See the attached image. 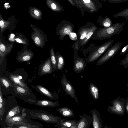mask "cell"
Returning <instances> with one entry per match:
<instances>
[{
    "mask_svg": "<svg viewBox=\"0 0 128 128\" xmlns=\"http://www.w3.org/2000/svg\"><path fill=\"white\" fill-rule=\"evenodd\" d=\"M125 24V22L116 23L109 27L97 29L92 36L91 38L101 40L111 38L116 34H119L122 30Z\"/></svg>",
    "mask_w": 128,
    "mask_h": 128,
    "instance_id": "6da1fadb",
    "label": "cell"
},
{
    "mask_svg": "<svg viewBox=\"0 0 128 128\" xmlns=\"http://www.w3.org/2000/svg\"><path fill=\"white\" fill-rule=\"evenodd\" d=\"M120 97L119 96L110 102L112 106H108L107 111L112 114L124 116L126 106V100L124 98H120Z\"/></svg>",
    "mask_w": 128,
    "mask_h": 128,
    "instance_id": "7a4b0ae2",
    "label": "cell"
},
{
    "mask_svg": "<svg viewBox=\"0 0 128 128\" xmlns=\"http://www.w3.org/2000/svg\"><path fill=\"white\" fill-rule=\"evenodd\" d=\"M29 115L34 118L50 123L57 124L66 120L60 116L41 112H30Z\"/></svg>",
    "mask_w": 128,
    "mask_h": 128,
    "instance_id": "3957f363",
    "label": "cell"
},
{
    "mask_svg": "<svg viewBox=\"0 0 128 128\" xmlns=\"http://www.w3.org/2000/svg\"><path fill=\"white\" fill-rule=\"evenodd\" d=\"M98 28L94 26L85 27L80 28L77 34L78 43L80 46L86 45L91 38V37Z\"/></svg>",
    "mask_w": 128,
    "mask_h": 128,
    "instance_id": "277c9868",
    "label": "cell"
},
{
    "mask_svg": "<svg viewBox=\"0 0 128 128\" xmlns=\"http://www.w3.org/2000/svg\"><path fill=\"white\" fill-rule=\"evenodd\" d=\"M122 45V43L118 41L111 46L98 60L96 65H101L108 61L115 55Z\"/></svg>",
    "mask_w": 128,
    "mask_h": 128,
    "instance_id": "5b68a950",
    "label": "cell"
},
{
    "mask_svg": "<svg viewBox=\"0 0 128 128\" xmlns=\"http://www.w3.org/2000/svg\"><path fill=\"white\" fill-rule=\"evenodd\" d=\"M114 42V40H111L106 42L99 46L88 56V62H94L104 53L112 45Z\"/></svg>",
    "mask_w": 128,
    "mask_h": 128,
    "instance_id": "8992f818",
    "label": "cell"
},
{
    "mask_svg": "<svg viewBox=\"0 0 128 128\" xmlns=\"http://www.w3.org/2000/svg\"><path fill=\"white\" fill-rule=\"evenodd\" d=\"M34 32H32L31 38L38 46L43 48L46 40V36L42 31L32 25L31 26Z\"/></svg>",
    "mask_w": 128,
    "mask_h": 128,
    "instance_id": "52a82bcc",
    "label": "cell"
},
{
    "mask_svg": "<svg viewBox=\"0 0 128 128\" xmlns=\"http://www.w3.org/2000/svg\"><path fill=\"white\" fill-rule=\"evenodd\" d=\"M61 83L63 90L66 94L70 96L74 99L76 102H78V98L76 95L75 90L70 82L67 79L66 75L64 74L62 76Z\"/></svg>",
    "mask_w": 128,
    "mask_h": 128,
    "instance_id": "ba28073f",
    "label": "cell"
},
{
    "mask_svg": "<svg viewBox=\"0 0 128 128\" xmlns=\"http://www.w3.org/2000/svg\"><path fill=\"white\" fill-rule=\"evenodd\" d=\"M92 118V124L94 128H102V124L100 112L96 109L90 111Z\"/></svg>",
    "mask_w": 128,
    "mask_h": 128,
    "instance_id": "9c48e42d",
    "label": "cell"
},
{
    "mask_svg": "<svg viewBox=\"0 0 128 128\" xmlns=\"http://www.w3.org/2000/svg\"><path fill=\"white\" fill-rule=\"evenodd\" d=\"M80 116V118L78 122L77 128H89L92 122V117L86 114Z\"/></svg>",
    "mask_w": 128,
    "mask_h": 128,
    "instance_id": "30bf717a",
    "label": "cell"
},
{
    "mask_svg": "<svg viewBox=\"0 0 128 128\" xmlns=\"http://www.w3.org/2000/svg\"><path fill=\"white\" fill-rule=\"evenodd\" d=\"M74 71L77 73H80L85 70L86 63L84 58L78 57L74 60Z\"/></svg>",
    "mask_w": 128,
    "mask_h": 128,
    "instance_id": "8fae6325",
    "label": "cell"
},
{
    "mask_svg": "<svg viewBox=\"0 0 128 128\" xmlns=\"http://www.w3.org/2000/svg\"><path fill=\"white\" fill-rule=\"evenodd\" d=\"M73 31V28L71 26H66L58 28L56 34L60 36L59 38L60 41H62L66 35L69 36Z\"/></svg>",
    "mask_w": 128,
    "mask_h": 128,
    "instance_id": "7c38bea8",
    "label": "cell"
},
{
    "mask_svg": "<svg viewBox=\"0 0 128 128\" xmlns=\"http://www.w3.org/2000/svg\"><path fill=\"white\" fill-rule=\"evenodd\" d=\"M13 44H11L7 46L0 41V64L2 62L4 57L9 53L12 49Z\"/></svg>",
    "mask_w": 128,
    "mask_h": 128,
    "instance_id": "4fadbf2b",
    "label": "cell"
},
{
    "mask_svg": "<svg viewBox=\"0 0 128 128\" xmlns=\"http://www.w3.org/2000/svg\"><path fill=\"white\" fill-rule=\"evenodd\" d=\"M52 64L50 57L40 66V73L44 74L51 73L53 70Z\"/></svg>",
    "mask_w": 128,
    "mask_h": 128,
    "instance_id": "5bb4252c",
    "label": "cell"
},
{
    "mask_svg": "<svg viewBox=\"0 0 128 128\" xmlns=\"http://www.w3.org/2000/svg\"><path fill=\"white\" fill-rule=\"evenodd\" d=\"M24 117L22 116L17 115L12 117L6 122L9 126L14 125H22L24 123Z\"/></svg>",
    "mask_w": 128,
    "mask_h": 128,
    "instance_id": "9a60e30c",
    "label": "cell"
},
{
    "mask_svg": "<svg viewBox=\"0 0 128 128\" xmlns=\"http://www.w3.org/2000/svg\"><path fill=\"white\" fill-rule=\"evenodd\" d=\"M37 88L42 94L52 99L56 100L59 98V97L56 92L53 93L50 92L44 87L40 85H38Z\"/></svg>",
    "mask_w": 128,
    "mask_h": 128,
    "instance_id": "2e32d148",
    "label": "cell"
},
{
    "mask_svg": "<svg viewBox=\"0 0 128 128\" xmlns=\"http://www.w3.org/2000/svg\"><path fill=\"white\" fill-rule=\"evenodd\" d=\"M34 56L31 51L26 50L20 54L17 58L18 60L20 62L27 61L31 60Z\"/></svg>",
    "mask_w": 128,
    "mask_h": 128,
    "instance_id": "e0dca14e",
    "label": "cell"
},
{
    "mask_svg": "<svg viewBox=\"0 0 128 128\" xmlns=\"http://www.w3.org/2000/svg\"><path fill=\"white\" fill-rule=\"evenodd\" d=\"M36 104L41 106L54 107L59 106L60 104L57 101L53 102L44 100L37 101L36 102Z\"/></svg>",
    "mask_w": 128,
    "mask_h": 128,
    "instance_id": "ac0fdd59",
    "label": "cell"
},
{
    "mask_svg": "<svg viewBox=\"0 0 128 128\" xmlns=\"http://www.w3.org/2000/svg\"><path fill=\"white\" fill-rule=\"evenodd\" d=\"M57 110L63 116L66 117L74 118V115L73 110L67 107H62Z\"/></svg>",
    "mask_w": 128,
    "mask_h": 128,
    "instance_id": "d6986e66",
    "label": "cell"
},
{
    "mask_svg": "<svg viewBox=\"0 0 128 128\" xmlns=\"http://www.w3.org/2000/svg\"><path fill=\"white\" fill-rule=\"evenodd\" d=\"M89 90L90 95L95 100L99 99V90L97 87L92 83H90L88 86Z\"/></svg>",
    "mask_w": 128,
    "mask_h": 128,
    "instance_id": "ffe728a7",
    "label": "cell"
},
{
    "mask_svg": "<svg viewBox=\"0 0 128 128\" xmlns=\"http://www.w3.org/2000/svg\"><path fill=\"white\" fill-rule=\"evenodd\" d=\"M79 120L76 121L75 120H66L57 124L55 126L59 128H70L72 125L78 122Z\"/></svg>",
    "mask_w": 128,
    "mask_h": 128,
    "instance_id": "44dd1931",
    "label": "cell"
},
{
    "mask_svg": "<svg viewBox=\"0 0 128 128\" xmlns=\"http://www.w3.org/2000/svg\"><path fill=\"white\" fill-rule=\"evenodd\" d=\"M29 13L33 18L37 20L42 18V14L41 11L36 8L31 7L29 8Z\"/></svg>",
    "mask_w": 128,
    "mask_h": 128,
    "instance_id": "7402d4cb",
    "label": "cell"
},
{
    "mask_svg": "<svg viewBox=\"0 0 128 128\" xmlns=\"http://www.w3.org/2000/svg\"><path fill=\"white\" fill-rule=\"evenodd\" d=\"M55 55L57 62V69L58 70H62L64 68V58L58 51Z\"/></svg>",
    "mask_w": 128,
    "mask_h": 128,
    "instance_id": "603a6c76",
    "label": "cell"
},
{
    "mask_svg": "<svg viewBox=\"0 0 128 128\" xmlns=\"http://www.w3.org/2000/svg\"><path fill=\"white\" fill-rule=\"evenodd\" d=\"M20 112V110L18 106H15L11 109L8 112L5 120V122L15 115Z\"/></svg>",
    "mask_w": 128,
    "mask_h": 128,
    "instance_id": "cb8c5ba5",
    "label": "cell"
},
{
    "mask_svg": "<svg viewBox=\"0 0 128 128\" xmlns=\"http://www.w3.org/2000/svg\"><path fill=\"white\" fill-rule=\"evenodd\" d=\"M50 53L53 70L54 71L57 69V62L54 49L52 47L50 48Z\"/></svg>",
    "mask_w": 128,
    "mask_h": 128,
    "instance_id": "d4e9b609",
    "label": "cell"
},
{
    "mask_svg": "<svg viewBox=\"0 0 128 128\" xmlns=\"http://www.w3.org/2000/svg\"><path fill=\"white\" fill-rule=\"evenodd\" d=\"M10 77L11 80L15 84L26 88H27L26 85L24 82L20 80V79H19L18 76L11 74L10 75Z\"/></svg>",
    "mask_w": 128,
    "mask_h": 128,
    "instance_id": "484cf974",
    "label": "cell"
},
{
    "mask_svg": "<svg viewBox=\"0 0 128 128\" xmlns=\"http://www.w3.org/2000/svg\"><path fill=\"white\" fill-rule=\"evenodd\" d=\"M11 24V22L8 21H6L2 18L0 14V31L3 32L5 29L8 28Z\"/></svg>",
    "mask_w": 128,
    "mask_h": 128,
    "instance_id": "4316f807",
    "label": "cell"
},
{
    "mask_svg": "<svg viewBox=\"0 0 128 128\" xmlns=\"http://www.w3.org/2000/svg\"><path fill=\"white\" fill-rule=\"evenodd\" d=\"M118 16L123 17L128 20V8L113 15V17L116 18Z\"/></svg>",
    "mask_w": 128,
    "mask_h": 128,
    "instance_id": "83f0119b",
    "label": "cell"
},
{
    "mask_svg": "<svg viewBox=\"0 0 128 128\" xmlns=\"http://www.w3.org/2000/svg\"><path fill=\"white\" fill-rule=\"evenodd\" d=\"M102 24L104 28L109 27L112 24V22L109 18L107 16L102 22Z\"/></svg>",
    "mask_w": 128,
    "mask_h": 128,
    "instance_id": "f1b7e54d",
    "label": "cell"
},
{
    "mask_svg": "<svg viewBox=\"0 0 128 128\" xmlns=\"http://www.w3.org/2000/svg\"><path fill=\"white\" fill-rule=\"evenodd\" d=\"M118 64L120 65L123 66L124 68H128V53L125 57L120 60Z\"/></svg>",
    "mask_w": 128,
    "mask_h": 128,
    "instance_id": "f546056e",
    "label": "cell"
},
{
    "mask_svg": "<svg viewBox=\"0 0 128 128\" xmlns=\"http://www.w3.org/2000/svg\"><path fill=\"white\" fill-rule=\"evenodd\" d=\"M0 81L4 86L6 88H8L11 86L10 82L6 78L0 77Z\"/></svg>",
    "mask_w": 128,
    "mask_h": 128,
    "instance_id": "4dcf8cb0",
    "label": "cell"
},
{
    "mask_svg": "<svg viewBox=\"0 0 128 128\" xmlns=\"http://www.w3.org/2000/svg\"><path fill=\"white\" fill-rule=\"evenodd\" d=\"M15 40L18 42L24 44H26L28 42L26 39H24L22 37H21L20 36H18L16 38Z\"/></svg>",
    "mask_w": 128,
    "mask_h": 128,
    "instance_id": "1f68e13d",
    "label": "cell"
},
{
    "mask_svg": "<svg viewBox=\"0 0 128 128\" xmlns=\"http://www.w3.org/2000/svg\"><path fill=\"white\" fill-rule=\"evenodd\" d=\"M4 103L0 102V117L1 120H2L4 113L5 111Z\"/></svg>",
    "mask_w": 128,
    "mask_h": 128,
    "instance_id": "d6a6232c",
    "label": "cell"
},
{
    "mask_svg": "<svg viewBox=\"0 0 128 128\" xmlns=\"http://www.w3.org/2000/svg\"><path fill=\"white\" fill-rule=\"evenodd\" d=\"M16 90L18 93L21 94H24L26 92V90L25 88L19 86H15Z\"/></svg>",
    "mask_w": 128,
    "mask_h": 128,
    "instance_id": "836d02e7",
    "label": "cell"
},
{
    "mask_svg": "<svg viewBox=\"0 0 128 128\" xmlns=\"http://www.w3.org/2000/svg\"><path fill=\"white\" fill-rule=\"evenodd\" d=\"M128 50V44L125 46L122 50L120 53L121 56L125 54Z\"/></svg>",
    "mask_w": 128,
    "mask_h": 128,
    "instance_id": "e575fe53",
    "label": "cell"
},
{
    "mask_svg": "<svg viewBox=\"0 0 128 128\" xmlns=\"http://www.w3.org/2000/svg\"><path fill=\"white\" fill-rule=\"evenodd\" d=\"M68 36L72 40H76L78 39L77 35L74 32L71 33Z\"/></svg>",
    "mask_w": 128,
    "mask_h": 128,
    "instance_id": "d590c367",
    "label": "cell"
},
{
    "mask_svg": "<svg viewBox=\"0 0 128 128\" xmlns=\"http://www.w3.org/2000/svg\"><path fill=\"white\" fill-rule=\"evenodd\" d=\"M37 126L31 125L30 124H28L27 125H20L19 126H18L16 128H38L36 126Z\"/></svg>",
    "mask_w": 128,
    "mask_h": 128,
    "instance_id": "8d00e7d4",
    "label": "cell"
},
{
    "mask_svg": "<svg viewBox=\"0 0 128 128\" xmlns=\"http://www.w3.org/2000/svg\"><path fill=\"white\" fill-rule=\"evenodd\" d=\"M128 1V0H108V1L111 3H120L125 2Z\"/></svg>",
    "mask_w": 128,
    "mask_h": 128,
    "instance_id": "74e56055",
    "label": "cell"
},
{
    "mask_svg": "<svg viewBox=\"0 0 128 128\" xmlns=\"http://www.w3.org/2000/svg\"><path fill=\"white\" fill-rule=\"evenodd\" d=\"M1 84L0 85V102L4 103V100H3L2 95V93L1 91Z\"/></svg>",
    "mask_w": 128,
    "mask_h": 128,
    "instance_id": "f35d334b",
    "label": "cell"
},
{
    "mask_svg": "<svg viewBox=\"0 0 128 128\" xmlns=\"http://www.w3.org/2000/svg\"><path fill=\"white\" fill-rule=\"evenodd\" d=\"M126 106L125 109L126 110V112L128 114V98L126 97L125 98Z\"/></svg>",
    "mask_w": 128,
    "mask_h": 128,
    "instance_id": "ab89813d",
    "label": "cell"
},
{
    "mask_svg": "<svg viewBox=\"0 0 128 128\" xmlns=\"http://www.w3.org/2000/svg\"><path fill=\"white\" fill-rule=\"evenodd\" d=\"M85 3H89L90 2V0H83Z\"/></svg>",
    "mask_w": 128,
    "mask_h": 128,
    "instance_id": "60d3db41",
    "label": "cell"
},
{
    "mask_svg": "<svg viewBox=\"0 0 128 128\" xmlns=\"http://www.w3.org/2000/svg\"><path fill=\"white\" fill-rule=\"evenodd\" d=\"M14 37V35L13 34H11L10 35V38H13Z\"/></svg>",
    "mask_w": 128,
    "mask_h": 128,
    "instance_id": "b9f144b4",
    "label": "cell"
},
{
    "mask_svg": "<svg viewBox=\"0 0 128 128\" xmlns=\"http://www.w3.org/2000/svg\"><path fill=\"white\" fill-rule=\"evenodd\" d=\"M18 78L20 80H21L22 78V77L21 76H18Z\"/></svg>",
    "mask_w": 128,
    "mask_h": 128,
    "instance_id": "7bdbcfd3",
    "label": "cell"
},
{
    "mask_svg": "<svg viewBox=\"0 0 128 128\" xmlns=\"http://www.w3.org/2000/svg\"><path fill=\"white\" fill-rule=\"evenodd\" d=\"M127 85L128 86V83H127ZM126 89V90H127L128 91V89Z\"/></svg>",
    "mask_w": 128,
    "mask_h": 128,
    "instance_id": "ee69618b",
    "label": "cell"
},
{
    "mask_svg": "<svg viewBox=\"0 0 128 128\" xmlns=\"http://www.w3.org/2000/svg\"></svg>",
    "mask_w": 128,
    "mask_h": 128,
    "instance_id": "f6af8a7d",
    "label": "cell"
}]
</instances>
